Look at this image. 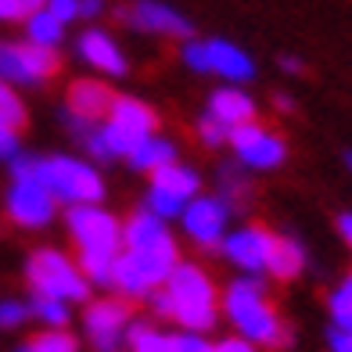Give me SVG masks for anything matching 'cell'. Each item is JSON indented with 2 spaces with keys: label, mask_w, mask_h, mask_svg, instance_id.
<instances>
[{
  "label": "cell",
  "mask_w": 352,
  "mask_h": 352,
  "mask_svg": "<svg viewBox=\"0 0 352 352\" xmlns=\"http://www.w3.org/2000/svg\"><path fill=\"white\" fill-rule=\"evenodd\" d=\"M176 263L180 252L166 219L140 209L122 223V248L111 266V287H119L126 298H148L155 287L166 284Z\"/></svg>",
  "instance_id": "obj_1"
},
{
  "label": "cell",
  "mask_w": 352,
  "mask_h": 352,
  "mask_svg": "<svg viewBox=\"0 0 352 352\" xmlns=\"http://www.w3.org/2000/svg\"><path fill=\"white\" fill-rule=\"evenodd\" d=\"M69 237L79 252V270L90 284L111 287V266L122 248V223L101 205H72L69 216Z\"/></svg>",
  "instance_id": "obj_2"
},
{
  "label": "cell",
  "mask_w": 352,
  "mask_h": 352,
  "mask_svg": "<svg viewBox=\"0 0 352 352\" xmlns=\"http://www.w3.org/2000/svg\"><path fill=\"white\" fill-rule=\"evenodd\" d=\"M219 309L230 316V324L237 327V334H241L245 342H252V345L280 349V345L292 342V331H287V324L280 320V313L270 306L266 284H263V277H255V274H245V277L230 280V287L223 292Z\"/></svg>",
  "instance_id": "obj_3"
},
{
  "label": "cell",
  "mask_w": 352,
  "mask_h": 352,
  "mask_svg": "<svg viewBox=\"0 0 352 352\" xmlns=\"http://www.w3.org/2000/svg\"><path fill=\"white\" fill-rule=\"evenodd\" d=\"M162 292L169 295V316L176 324H184V331L205 334L216 327L219 320V292L212 277L195 263H176L173 274L166 277Z\"/></svg>",
  "instance_id": "obj_4"
},
{
  "label": "cell",
  "mask_w": 352,
  "mask_h": 352,
  "mask_svg": "<svg viewBox=\"0 0 352 352\" xmlns=\"http://www.w3.org/2000/svg\"><path fill=\"white\" fill-rule=\"evenodd\" d=\"M33 176L51 190L54 201L65 205H98L104 198V180L98 176V169L69 155L33 158Z\"/></svg>",
  "instance_id": "obj_5"
},
{
  "label": "cell",
  "mask_w": 352,
  "mask_h": 352,
  "mask_svg": "<svg viewBox=\"0 0 352 352\" xmlns=\"http://www.w3.org/2000/svg\"><path fill=\"white\" fill-rule=\"evenodd\" d=\"M25 277H29V284L36 287V295L61 298V302L87 298V284H90L83 277V270H79V263L69 259V255L58 252V248H40V252L29 255Z\"/></svg>",
  "instance_id": "obj_6"
},
{
  "label": "cell",
  "mask_w": 352,
  "mask_h": 352,
  "mask_svg": "<svg viewBox=\"0 0 352 352\" xmlns=\"http://www.w3.org/2000/svg\"><path fill=\"white\" fill-rule=\"evenodd\" d=\"M158 126V116L137 98H111V108L104 111L101 133L111 158H126L140 140H148Z\"/></svg>",
  "instance_id": "obj_7"
},
{
  "label": "cell",
  "mask_w": 352,
  "mask_h": 352,
  "mask_svg": "<svg viewBox=\"0 0 352 352\" xmlns=\"http://www.w3.org/2000/svg\"><path fill=\"white\" fill-rule=\"evenodd\" d=\"M195 195H201V176L190 166L169 162V166L151 173V187H148V198H144V209L155 212L158 219H173L184 212V205Z\"/></svg>",
  "instance_id": "obj_8"
},
{
  "label": "cell",
  "mask_w": 352,
  "mask_h": 352,
  "mask_svg": "<svg viewBox=\"0 0 352 352\" xmlns=\"http://www.w3.org/2000/svg\"><path fill=\"white\" fill-rule=\"evenodd\" d=\"M58 69V51L36 43H8L0 40V83L14 87H40Z\"/></svg>",
  "instance_id": "obj_9"
},
{
  "label": "cell",
  "mask_w": 352,
  "mask_h": 352,
  "mask_svg": "<svg viewBox=\"0 0 352 352\" xmlns=\"http://www.w3.org/2000/svg\"><path fill=\"white\" fill-rule=\"evenodd\" d=\"M230 148L237 155V162L245 169H255V173H266V169H277L284 158H287V144L274 133L266 130L259 122H241L230 130Z\"/></svg>",
  "instance_id": "obj_10"
},
{
  "label": "cell",
  "mask_w": 352,
  "mask_h": 352,
  "mask_svg": "<svg viewBox=\"0 0 352 352\" xmlns=\"http://www.w3.org/2000/svg\"><path fill=\"white\" fill-rule=\"evenodd\" d=\"M230 205L223 201L219 195H195L184 212H180V223H184V234L195 241L198 248H216L223 237H227V227H230Z\"/></svg>",
  "instance_id": "obj_11"
},
{
  "label": "cell",
  "mask_w": 352,
  "mask_h": 352,
  "mask_svg": "<svg viewBox=\"0 0 352 352\" xmlns=\"http://www.w3.org/2000/svg\"><path fill=\"white\" fill-rule=\"evenodd\" d=\"M4 209H8L11 223H19L25 230H36V227H47V223L54 219V195L36 180V176L14 180L8 198H4Z\"/></svg>",
  "instance_id": "obj_12"
},
{
  "label": "cell",
  "mask_w": 352,
  "mask_h": 352,
  "mask_svg": "<svg viewBox=\"0 0 352 352\" xmlns=\"http://www.w3.org/2000/svg\"><path fill=\"white\" fill-rule=\"evenodd\" d=\"M227 263H234L241 274H266V259H270V248H274V234L266 227H237L219 241Z\"/></svg>",
  "instance_id": "obj_13"
},
{
  "label": "cell",
  "mask_w": 352,
  "mask_h": 352,
  "mask_svg": "<svg viewBox=\"0 0 352 352\" xmlns=\"http://www.w3.org/2000/svg\"><path fill=\"white\" fill-rule=\"evenodd\" d=\"M122 22L137 29V33H151V36H190V22L162 0H137V4L122 11Z\"/></svg>",
  "instance_id": "obj_14"
},
{
  "label": "cell",
  "mask_w": 352,
  "mask_h": 352,
  "mask_svg": "<svg viewBox=\"0 0 352 352\" xmlns=\"http://www.w3.org/2000/svg\"><path fill=\"white\" fill-rule=\"evenodd\" d=\"M87 338L94 342V349L98 352H116L122 334H126V324H130V313H126L122 302L116 298H101L94 302V306L87 309Z\"/></svg>",
  "instance_id": "obj_15"
},
{
  "label": "cell",
  "mask_w": 352,
  "mask_h": 352,
  "mask_svg": "<svg viewBox=\"0 0 352 352\" xmlns=\"http://www.w3.org/2000/svg\"><path fill=\"white\" fill-rule=\"evenodd\" d=\"M205 72H216L219 79L241 87L255 76V61L230 40H205Z\"/></svg>",
  "instance_id": "obj_16"
},
{
  "label": "cell",
  "mask_w": 352,
  "mask_h": 352,
  "mask_svg": "<svg viewBox=\"0 0 352 352\" xmlns=\"http://www.w3.org/2000/svg\"><path fill=\"white\" fill-rule=\"evenodd\" d=\"M76 51H79V58H83L87 65H94V69L104 72V76H126V54H122V47L116 43V36H108L104 29H87V33L79 36Z\"/></svg>",
  "instance_id": "obj_17"
},
{
  "label": "cell",
  "mask_w": 352,
  "mask_h": 352,
  "mask_svg": "<svg viewBox=\"0 0 352 352\" xmlns=\"http://www.w3.org/2000/svg\"><path fill=\"white\" fill-rule=\"evenodd\" d=\"M111 98H116V94H111L101 79H76L69 87V116L98 122L111 108Z\"/></svg>",
  "instance_id": "obj_18"
},
{
  "label": "cell",
  "mask_w": 352,
  "mask_h": 352,
  "mask_svg": "<svg viewBox=\"0 0 352 352\" xmlns=\"http://www.w3.org/2000/svg\"><path fill=\"white\" fill-rule=\"evenodd\" d=\"M209 116H216L219 122H227L230 130H234V126L255 119V101L248 98L241 87L227 83V87H219L212 98H209Z\"/></svg>",
  "instance_id": "obj_19"
},
{
  "label": "cell",
  "mask_w": 352,
  "mask_h": 352,
  "mask_svg": "<svg viewBox=\"0 0 352 352\" xmlns=\"http://www.w3.org/2000/svg\"><path fill=\"white\" fill-rule=\"evenodd\" d=\"M302 270H306V248L295 237H274V248H270V259H266V274L274 280H295Z\"/></svg>",
  "instance_id": "obj_20"
},
{
  "label": "cell",
  "mask_w": 352,
  "mask_h": 352,
  "mask_svg": "<svg viewBox=\"0 0 352 352\" xmlns=\"http://www.w3.org/2000/svg\"><path fill=\"white\" fill-rule=\"evenodd\" d=\"M126 158H130V166H133V169H140V173H155V169H162V166L176 162V148H173V140L151 133L148 140H140Z\"/></svg>",
  "instance_id": "obj_21"
},
{
  "label": "cell",
  "mask_w": 352,
  "mask_h": 352,
  "mask_svg": "<svg viewBox=\"0 0 352 352\" xmlns=\"http://www.w3.org/2000/svg\"><path fill=\"white\" fill-rule=\"evenodd\" d=\"M61 40H65V25H61L47 8L25 14V43H36V47H51V51H58Z\"/></svg>",
  "instance_id": "obj_22"
},
{
  "label": "cell",
  "mask_w": 352,
  "mask_h": 352,
  "mask_svg": "<svg viewBox=\"0 0 352 352\" xmlns=\"http://www.w3.org/2000/svg\"><path fill=\"white\" fill-rule=\"evenodd\" d=\"M327 309H331V324L334 327H338V331H352V274H345L338 280V287L331 292Z\"/></svg>",
  "instance_id": "obj_23"
},
{
  "label": "cell",
  "mask_w": 352,
  "mask_h": 352,
  "mask_svg": "<svg viewBox=\"0 0 352 352\" xmlns=\"http://www.w3.org/2000/svg\"><path fill=\"white\" fill-rule=\"evenodd\" d=\"M25 352H79V345H76V338L72 334H65L61 327H51V331H43V334H36L29 345H22Z\"/></svg>",
  "instance_id": "obj_24"
},
{
  "label": "cell",
  "mask_w": 352,
  "mask_h": 352,
  "mask_svg": "<svg viewBox=\"0 0 352 352\" xmlns=\"http://www.w3.org/2000/svg\"><path fill=\"white\" fill-rule=\"evenodd\" d=\"M29 313H33L36 320H43V324H51V327H65L69 324V302H61V298L36 295L33 306H29Z\"/></svg>",
  "instance_id": "obj_25"
},
{
  "label": "cell",
  "mask_w": 352,
  "mask_h": 352,
  "mask_svg": "<svg viewBox=\"0 0 352 352\" xmlns=\"http://www.w3.org/2000/svg\"><path fill=\"white\" fill-rule=\"evenodd\" d=\"M25 122V108L19 101V94H14L8 83H0V126H8V130H19Z\"/></svg>",
  "instance_id": "obj_26"
},
{
  "label": "cell",
  "mask_w": 352,
  "mask_h": 352,
  "mask_svg": "<svg viewBox=\"0 0 352 352\" xmlns=\"http://www.w3.org/2000/svg\"><path fill=\"white\" fill-rule=\"evenodd\" d=\"M219 184H223V201L230 205V209H237L245 198H248V184H245V176L237 173V169H230V166H223L219 169Z\"/></svg>",
  "instance_id": "obj_27"
},
{
  "label": "cell",
  "mask_w": 352,
  "mask_h": 352,
  "mask_svg": "<svg viewBox=\"0 0 352 352\" xmlns=\"http://www.w3.org/2000/svg\"><path fill=\"white\" fill-rule=\"evenodd\" d=\"M130 345H133V352H169L166 334H158L155 327H144V324L130 327Z\"/></svg>",
  "instance_id": "obj_28"
},
{
  "label": "cell",
  "mask_w": 352,
  "mask_h": 352,
  "mask_svg": "<svg viewBox=\"0 0 352 352\" xmlns=\"http://www.w3.org/2000/svg\"><path fill=\"white\" fill-rule=\"evenodd\" d=\"M198 140L209 144V148H219V144L230 140V126L219 122L216 116H209V111H205V116L198 119Z\"/></svg>",
  "instance_id": "obj_29"
},
{
  "label": "cell",
  "mask_w": 352,
  "mask_h": 352,
  "mask_svg": "<svg viewBox=\"0 0 352 352\" xmlns=\"http://www.w3.org/2000/svg\"><path fill=\"white\" fill-rule=\"evenodd\" d=\"M169 352H212V345L198 331H184V334H173L169 338Z\"/></svg>",
  "instance_id": "obj_30"
},
{
  "label": "cell",
  "mask_w": 352,
  "mask_h": 352,
  "mask_svg": "<svg viewBox=\"0 0 352 352\" xmlns=\"http://www.w3.org/2000/svg\"><path fill=\"white\" fill-rule=\"evenodd\" d=\"M25 316H29V306H25V302L0 298V327H19Z\"/></svg>",
  "instance_id": "obj_31"
},
{
  "label": "cell",
  "mask_w": 352,
  "mask_h": 352,
  "mask_svg": "<svg viewBox=\"0 0 352 352\" xmlns=\"http://www.w3.org/2000/svg\"><path fill=\"white\" fill-rule=\"evenodd\" d=\"M43 8L51 11L61 25H69V22H76V19H79V0H47Z\"/></svg>",
  "instance_id": "obj_32"
},
{
  "label": "cell",
  "mask_w": 352,
  "mask_h": 352,
  "mask_svg": "<svg viewBox=\"0 0 352 352\" xmlns=\"http://www.w3.org/2000/svg\"><path fill=\"white\" fill-rule=\"evenodd\" d=\"M184 65L195 69V72H205V40H187L184 43Z\"/></svg>",
  "instance_id": "obj_33"
},
{
  "label": "cell",
  "mask_w": 352,
  "mask_h": 352,
  "mask_svg": "<svg viewBox=\"0 0 352 352\" xmlns=\"http://www.w3.org/2000/svg\"><path fill=\"white\" fill-rule=\"evenodd\" d=\"M212 352H259V345H252V342H245L241 334H237V338H223V342H216Z\"/></svg>",
  "instance_id": "obj_34"
},
{
  "label": "cell",
  "mask_w": 352,
  "mask_h": 352,
  "mask_svg": "<svg viewBox=\"0 0 352 352\" xmlns=\"http://www.w3.org/2000/svg\"><path fill=\"white\" fill-rule=\"evenodd\" d=\"M327 345H331V352H352V331H338V327H331Z\"/></svg>",
  "instance_id": "obj_35"
},
{
  "label": "cell",
  "mask_w": 352,
  "mask_h": 352,
  "mask_svg": "<svg viewBox=\"0 0 352 352\" xmlns=\"http://www.w3.org/2000/svg\"><path fill=\"white\" fill-rule=\"evenodd\" d=\"M19 155V137L8 126H0V158H14Z\"/></svg>",
  "instance_id": "obj_36"
},
{
  "label": "cell",
  "mask_w": 352,
  "mask_h": 352,
  "mask_svg": "<svg viewBox=\"0 0 352 352\" xmlns=\"http://www.w3.org/2000/svg\"><path fill=\"white\" fill-rule=\"evenodd\" d=\"M14 19H22L19 0H0V22H14Z\"/></svg>",
  "instance_id": "obj_37"
},
{
  "label": "cell",
  "mask_w": 352,
  "mask_h": 352,
  "mask_svg": "<svg viewBox=\"0 0 352 352\" xmlns=\"http://www.w3.org/2000/svg\"><path fill=\"white\" fill-rule=\"evenodd\" d=\"M101 14V0H79V19H94Z\"/></svg>",
  "instance_id": "obj_38"
},
{
  "label": "cell",
  "mask_w": 352,
  "mask_h": 352,
  "mask_svg": "<svg viewBox=\"0 0 352 352\" xmlns=\"http://www.w3.org/2000/svg\"><path fill=\"white\" fill-rule=\"evenodd\" d=\"M338 234L345 237V245L352 248V212H345V216H338Z\"/></svg>",
  "instance_id": "obj_39"
},
{
  "label": "cell",
  "mask_w": 352,
  "mask_h": 352,
  "mask_svg": "<svg viewBox=\"0 0 352 352\" xmlns=\"http://www.w3.org/2000/svg\"><path fill=\"white\" fill-rule=\"evenodd\" d=\"M47 4V0H19V11H22V19L25 14H33V11H40Z\"/></svg>",
  "instance_id": "obj_40"
},
{
  "label": "cell",
  "mask_w": 352,
  "mask_h": 352,
  "mask_svg": "<svg viewBox=\"0 0 352 352\" xmlns=\"http://www.w3.org/2000/svg\"><path fill=\"white\" fill-rule=\"evenodd\" d=\"M280 69H284V72H302V61H298L295 54H284V58H280Z\"/></svg>",
  "instance_id": "obj_41"
},
{
  "label": "cell",
  "mask_w": 352,
  "mask_h": 352,
  "mask_svg": "<svg viewBox=\"0 0 352 352\" xmlns=\"http://www.w3.org/2000/svg\"><path fill=\"white\" fill-rule=\"evenodd\" d=\"M274 104H277V111H292V108H295V101L287 98V94H277V101H274Z\"/></svg>",
  "instance_id": "obj_42"
},
{
  "label": "cell",
  "mask_w": 352,
  "mask_h": 352,
  "mask_svg": "<svg viewBox=\"0 0 352 352\" xmlns=\"http://www.w3.org/2000/svg\"><path fill=\"white\" fill-rule=\"evenodd\" d=\"M349 169H352V155H349Z\"/></svg>",
  "instance_id": "obj_43"
}]
</instances>
